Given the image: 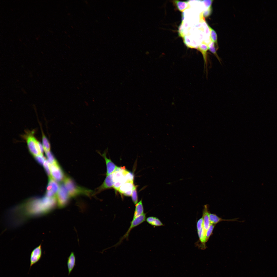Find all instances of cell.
<instances>
[{
  "mask_svg": "<svg viewBox=\"0 0 277 277\" xmlns=\"http://www.w3.org/2000/svg\"><path fill=\"white\" fill-rule=\"evenodd\" d=\"M53 200L46 196L26 200L9 211V217L14 225L33 217L47 214L54 208Z\"/></svg>",
  "mask_w": 277,
  "mask_h": 277,
  "instance_id": "obj_1",
  "label": "cell"
},
{
  "mask_svg": "<svg viewBox=\"0 0 277 277\" xmlns=\"http://www.w3.org/2000/svg\"><path fill=\"white\" fill-rule=\"evenodd\" d=\"M34 131H26L22 137L26 142L29 151L34 157L43 155L44 151L42 144L34 135Z\"/></svg>",
  "mask_w": 277,
  "mask_h": 277,
  "instance_id": "obj_2",
  "label": "cell"
},
{
  "mask_svg": "<svg viewBox=\"0 0 277 277\" xmlns=\"http://www.w3.org/2000/svg\"><path fill=\"white\" fill-rule=\"evenodd\" d=\"M64 184L70 197H74L81 194L89 195L91 193L90 191L77 186L72 179L69 177L65 178Z\"/></svg>",
  "mask_w": 277,
  "mask_h": 277,
  "instance_id": "obj_3",
  "label": "cell"
},
{
  "mask_svg": "<svg viewBox=\"0 0 277 277\" xmlns=\"http://www.w3.org/2000/svg\"><path fill=\"white\" fill-rule=\"evenodd\" d=\"M128 171L125 166L118 167L112 173L114 182L113 188L115 190L118 191L122 184L127 181L126 175Z\"/></svg>",
  "mask_w": 277,
  "mask_h": 277,
  "instance_id": "obj_4",
  "label": "cell"
},
{
  "mask_svg": "<svg viewBox=\"0 0 277 277\" xmlns=\"http://www.w3.org/2000/svg\"><path fill=\"white\" fill-rule=\"evenodd\" d=\"M56 195L58 207L60 208L65 207L67 204L70 197L64 184L60 185Z\"/></svg>",
  "mask_w": 277,
  "mask_h": 277,
  "instance_id": "obj_5",
  "label": "cell"
},
{
  "mask_svg": "<svg viewBox=\"0 0 277 277\" xmlns=\"http://www.w3.org/2000/svg\"><path fill=\"white\" fill-rule=\"evenodd\" d=\"M146 214L144 213L141 216L134 219H133L131 222L130 225L128 230L124 235L120 239L119 241L114 246H117L120 244L123 240L125 239H127L130 231L132 229L145 221L146 219Z\"/></svg>",
  "mask_w": 277,
  "mask_h": 277,
  "instance_id": "obj_6",
  "label": "cell"
},
{
  "mask_svg": "<svg viewBox=\"0 0 277 277\" xmlns=\"http://www.w3.org/2000/svg\"><path fill=\"white\" fill-rule=\"evenodd\" d=\"M50 166L51 177L53 179L58 182L64 180L65 177L63 172L57 162L50 164Z\"/></svg>",
  "mask_w": 277,
  "mask_h": 277,
  "instance_id": "obj_7",
  "label": "cell"
},
{
  "mask_svg": "<svg viewBox=\"0 0 277 277\" xmlns=\"http://www.w3.org/2000/svg\"><path fill=\"white\" fill-rule=\"evenodd\" d=\"M60 186L56 181L51 177L49 178V182L46 188V196L51 197L56 196Z\"/></svg>",
  "mask_w": 277,
  "mask_h": 277,
  "instance_id": "obj_8",
  "label": "cell"
},
{
  "mask_svg": "<svg viewBox=\"0 0 277 277\" xmlns=\"http://www.w3.org/2000/svg\"><path fill=\"white\" fill-rule=\"evenodd\" d=\"M197 49L202 53L203 58L204 68L207 75L208 74V65L207 51L208 49V44L205 41H203L199 45Z\"/></svg>",
  "mask_w": 277,
  "mask_h": 277,
  "instance_id": "obj_9",
  "label": "cell"
},
{
  "mask_svg": "<svg viewBox=\"0 0 277 277\" xmlns=\"http://www.w3.org/2000/svg\"><path fill=\"white\" fill-rule=\"evenodd\" d=\"M42 253L41 244L35 248L32 251L30 258V268L40 260L42 256Z\"/></svg>",
  "mask_w": 277,
  "mask_h": 277,
  "instance_id": "obj_10",
  "label": "cell"
},
{
  "mask_svg": "<svg viewBox=\"0 0 277 277\" xmlns=\"http://www.w3.org/2000/svg\"><path fill=\"white\" fill-rule=\"evenodd\" d=\"M134 185L133 181H127L121 186L118 191L125 196H131Z\"/></svg>",
  "mask_w": 277,
  "mask_h": 277,
  "instance_id": "obj_11",
  "label": "cell"
},
{
  "mask_svg": "<svg viewBox=\"0 0 277 277\" xmlns=\"http://www.w3.org/2000/svg\"><path fill=\"white\" fill-rule=\"evenodd\" d=\"M106 151L101 155L105 160L106 166V176L112 173L118 167L110 159L106 156Z\"/></svg>",
  "mask_w": 277,
  "mask_h": 277,
  "instance_id": "obj_12",
  "label": "cell"
},
{
  "mask_svg": "<svg viewBox=\"0 0 277 277\" xmlns=\"http://www.w3.org/2000/svg\"><path fill=\"white\" fill-rule=\"evenodd\" d=\"M113 185L114 182L112 173L106 176L103 183L98 189V192H101L106 189L113 187Z\"/></svg>",
  "mask_w": 277,
  "mask_h": 277,
  "instance_id": "obj_13",
  "label": "cell"
},
{
  "mask_svg": "<svg viewBox=\"0 0 277 277\" xmlns=\"http://www.w3.org/2000/svg\"><path fill=\"white\" fill-rule=\"evenodd\" d=\"M76 258L73 252H72L67 258V266L68 275H69L76 265Z\"/></svg>",
  "mask_w": 277,
  "mask_h": 277,
  "instance_id": "obj_14",
  "label": "cell"
},
{
  "mask_svg": "<svg viewBox=\"0 0 277 277\" xmlns=\"http://www.w3.org/2000/svg\"><path fill=\"white\" fill-rule=\"evenodd\" d=\"M207 205L204 206L203 211L202 217L203 220V227L205 231L206 232L210 224Z\"/></svg>",
  "mask_w": 277,
  "mask_h": 277,
  "instance_id": "obj_15",
  "label": "cell"
},
{
  "mask_svg": "<svg viewBox=\"0 0 277 277\" xmlns=\"http://www.w3.org/2000/svg\"><path fill=\"white\" fill-rule=\"evenodd\" d=\"M183 38L184 43L187 47L197 49L199 46L197 45L196 41L190 35H186Z\"/></svg>",
  "mask_w": 277,
  "mask_h": 277,
  "instance_id": "obj_16",
  "label": "cell"
},
{
  "mask_svg": "<svg viewBox=\"0 0 277 277\" xmlns=\"http://www.w3.org/2000/svg\"><path fill=\"white\" fill-rule=\"evenodd\" d=\"M209 216L210 223L212 224H215L223 221H238L236 219L230 220L223 219L219 217L215 214L210 213H209Z\"/></svg>",
  "mask_w": 277,
  "mask_h": 277,
  "instance_id": "obj_17",
  "label": "cell"
},
{
  "mask_svg": "<svg viewBox=\"0 0 277 277\" xmlns=\"http://www.w3.org/2000/svg\"><path fill=\"white\" fill-rule=\"evenodd\" d=\"M144 213V210L142 200L141 199L136 204L133 219L138 217Z\"/></svg>",
  "mask_w": 277,
  "mask_h": 277,
  "instance_id": "obj_18",
  "label": "cell"
},
{
  "mask_svg": "<svg viewBox=\"0 0 277 277\" xmlns=\"http://www.w3.org/2000/svg\"><path fill=\"white\" fill-rule=\"evenodd\" d=\"M206 24L209 31L210 33V38L211 41L215 44L217 50L218 48L217 43V36L216 32L206 22Z\"/></svg>",
  "mask_w": 277,
  "mask_h": 277,
  "instance_id": "obj_19",
  "label": "cell"
},
{
  "mask_svg": "<svg viewBox=\"0 0 277 277\" xmlns=\"http://www.w3.org/2000/svg\"><path fill=\"white\" fill-rule=\"evenodd\" d=\"M177 9L181 12H183L185 9L189 7L188 3L186 1H182L178 0L174 1L173 2Z\"/></svg>",
  "mask_w": 277,
  "mask_h": 277,
  "instance_id": "obj_20",
  "label": "cell"
},
{
  "mask_svg": "<svg viewBox=\"0 0 277 277\" xmlns=\"http://www.w3.org/2000/svg\"><path fill=\"white\" fill-rule=\"evenodd\" d=\"M146 221L152 226H159L163 225L161 221L157 217L150 216L146 219Z\"/></svg>",
  "mask_w": 277,
  "mask_h": 277,
  "instance_id": "obj_21",
  "label": "cell"
},
{
  "mask_svg": "<svg viewBox=\"0 0 277 277\" xmlns=\"http://www.w3.org/2000/svg\"><path fill=\"white\" fill-rule=\"evenodd\" d=\"M41 131L42 133V145L44 151H50L51 149L50 143L47 138L44 134L42 131V130Z\"/></svg>",
  "mask_w": 277,
  "mask_h": 277,
  "instance_id": "obj_22",
  "label": "cell"
},
{
  "mask_svg": "<svg viewBox=\"0 0 277 277\" xmlns=\"http://www.w3.org/2000/svg\"><path fill=\"white\" fill-rule=\"evenodd\" d=\"M208 46L209 51L215 56L220 64H221V60L217 53L216 51L217 50L215 47V43L211 41L208 44Z\"/></svg>",
  "mask_w": 277,
  "mask_h": 277,
  "instance_id": "obj_23",
  "label": "cell"
},
{
  "mask_svg": "<svg viewBox=\"0 0 277 277\" xmlns=\"http://www.w3.org/2000/svg\"><path fill=\"white\" fill-rule=\"evenodd\" d=\"M44 152L47 157V160L50 164H53L57 162L50 151H46Z\"/></svg>",
  "mask_w": 277,
  "mask_h": 277,
  "instance_id": "obj_24",
  "label": "cell"
},
{
  "mask_svg": "<svg viewBox=\"0 0 277 277\" xmlns=\"http://www.w3.org/2000/svg\"><path fill=\"white\" fill-rule=\"evenodd\" d=\"M137 185H134L131 195L132 201L134 203L136 204L138 203V197L137 190Z\"/></svg>",
  "mask_w": 277,
  "mask_h": 277,
  "instance_id": "obj_25",
  "label": "cell"
},
{
  "mask_svg": "<svg viewBox=\"0 0 277 277\" xmlns=\"http://www.w3.org/2000/svg\"><path fill=\"white\" fill-rule=\"evenodd\" d=\"M215 225V224H210V226L206 232V242L207 241L210 237L212 235L214 229V228Z\"/></svg>",
  "mask_w": 277,
  "mask_h": 277,
  "instance_id": "obj_26",
  "label": "cell"
},
{
  "mask_svg": "<svg viewBox=\"0 0 277 277\" xmlns=\"http://www.w3.org/2000/svg\"><path fill=\"white\" fill-rule=\"evenodd\" d=\"M50 163L46 159L43 165L45 171L49 178L51 177V174L50 169Z\"/></svg>",
  "mask_w": 277,
  "mask_h": 277,
  "instance_id": "obj_27",
  "label": "cell"
},
{
  "mask_svg": "<svg viewBox=\"0 0 277 277\" xmlns=\"http://www.w3.org/2000/svg\"><path fill=\"white\" fill-rule=\"evenodd\" d=\"M212 11V7L211 5L205 11L202 12L203 17H207L209 16L211 14Z\"/></svg>",
  "mask_w": 277,
  "mask_h": 277,
  "instance_id": "obj_28",
  "label": "cell"
},
{
  "mask_svg": "<svg viewBox=\"0 0 277 277\" xmlns=\"http://www.w3.org/2000/svg\"><path fill=\"white\" fill-rule=\"evenodd\" d=\"M37 161L41 165H43L46 159L45 157L43 155H39L34 157Z\"/></svg>",
  "mask_w": 277,
  "mask_h": 277,
  "instance_id": "obj_29",
  "label": "cell"
},
{
  "mask_svg": "<svg viewBox=\"0 0 277 277\" xmlns=\"http://www.w3.org/2000/svg\"><path fill=\"white\" fill-rule=\"evenodd\" d=\"M196 226L197 231L200 230L203 227V220L202 216L198 221Z\"/></svg>",
  "mask_w": 277,
  "mask_h": 277,
  "instance_id": "obj_30",
  "label": "cell"
},
{
  "mask_svg": "<svg viewBox=\"0 0 277 277\" xmlns=\"http://www.w3.org/2000/svg\"><path fill=\"white\" fill-rule=\"evenodd\" d=\"M212 1H207L205 0L202 1L204 3L205 5L209 7L211 4V2Z\"/></svg>",
  "mask_w": 277,
  "mask_h": 277,
  "instance_id": "obj_31",
  "label": "cell"
}]
</instances>
